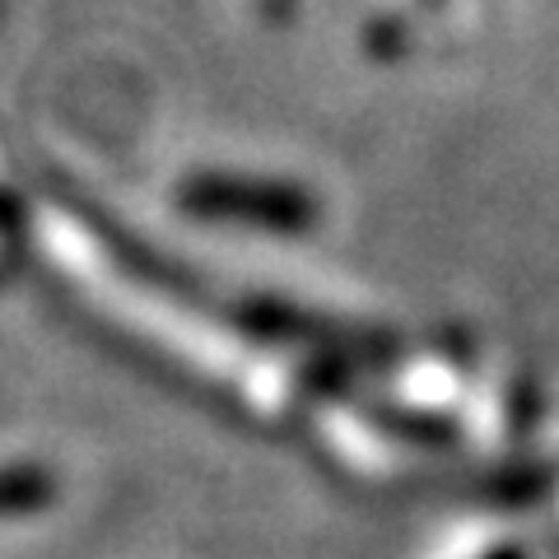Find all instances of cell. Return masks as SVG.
Wrapping results in <instances>:
<instances>
[{
    "label": "cell",
    "instance_id": "cell-1",
    "mask_svg": "<svg viewBox=\"0 0 559 559\" xmlns=\"http://www.w3.org/2000/svg\"><path fill=\"white\" fill-rule=\"evenodd\" d=\"M178 201L201 219L248 224V229H266V234H308L318 224V201L308 191L285 182L234 178V173H201V178L182 182Z\"/></svg>",
    "mask_w": 559,
    "mask_h": 559
},
{
    "label": "cell",
    "instance_id": "cell-2",
    "mask_svg": "<svg viewBox=\"0 0 559 559\" xmlns=\"http://www.w3.org/2000/svg\"><path fill=\"white\" fill-rule=\"evenodd\" d=\"M51 495H57V489H51V476L38 466H5L0 471V518L47 509Z\"/></svg>",
    "mask_w": 559,
    "mask_h": 559
},
{
    "label": "cell",
    "instance_id": "cell-3",
    "mask_svg": "<svg viewBox=\"0 0 559 559\" xmlns=\"http://www.w3.org/2000/svg\"><path fill=\"white\" fill-rule=\"evenodd\" d=\"M495 559H527V555H518V550H503V555H495Z\"/></svg>",
    "mask_w": 559,
    "mask_h": 559
}]
</instances>
